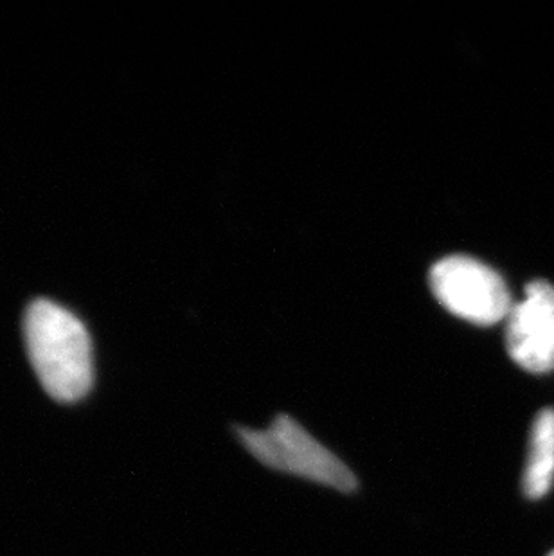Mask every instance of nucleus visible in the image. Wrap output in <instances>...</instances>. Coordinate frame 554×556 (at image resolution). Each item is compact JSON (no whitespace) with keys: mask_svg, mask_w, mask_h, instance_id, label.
I'll return each mask as SVG.
<instances>
[{"mask_svg":"<svg viewBox=\"0 0 554 556\" xmlns=\"http://www.w3.org/2000/svg\"><path fill=\"white\" fill-rule=\"evenodd\" d=\"M24 336L33 369L58 402H76L95 378L92 344L84 323L53 301L38 300L24 317Z\"/></svg>","mask_w":554,"mask_h":556,"instance_id":"f257e3e1","label":"nucleus"},{"mask_svg":"<svg viewBox=\"0 0 554 556\" xmlns=\"http://www.w3.org/2000/svg\"><path fill=\"white\" fill-rule=\"evenodd\" d=\"M430 289L450 314L479 326L506 320L512 294L498 270L470 256H446L430 268Z\"/></svg>","mask_w":554,"mask_h":556,"instance_id":"7ed1b4c3","label":"nucleus"},{"mask_svg":"<svg viewBox=\"0 0 554 556\" xmlns=\"http://www.w3.org/2000/svg\"><path fill=\"white\" fill-rule=\"evenodd\" d=\"M506 348L513 363L529 372L554 369V287L545 281L528 285L524 300L506 319Z\"/></svg>","mask_w":554,"mask_h":556,"instance_id":"20e7f679","label":"nucleus"},{"mask_svg":"<svg viewBox=\"0 0 554 556\" xmlns=\"http://www.w3.org/2000/svg\"><path fill=\"white\" fill-rule=\"evenodd\" d=\"M554 484V409L540 410L529 435L528 463L524 468L526 497L542 498Z\"/></svg>","mask_w":554,"mask_h":556,"instance_id":"39448f33","label":"nucleus"},{"mask_svg":"<svg viewBox=\"0 0 554 556\" xmlns=\"http://www.w3.org/2000/svg\"><path fill=\"white\" fill-rule=\"evenodd\" d=\"M238 438L241 445L265 467L345 494L355 492L358 486L355 473L290 416H277L263 431L240 427Z\"/></svg>","mask_w":554,"mask_h":556,"instance_id":"f03ea898","label":"nucleus"},{"mask_svg":"<svg viewBox=\"0 0 554 556\" xmlns=\"http://www.w3.org/2000/svg\"><path fill=\"white\" fill-rule=\"evenodd\" d=\"M547 556H554V552H551L550 555H547Z\"/></svg>","mask_w":554,"mask_h":556,"instance_id":"423d86ee","label":"nucleus"}]
</instances>
